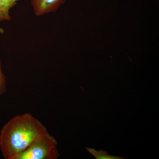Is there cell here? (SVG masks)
I'll use <instances>...</instances> for the list:
<instances>
[{
  "mask_svg": "<svg viewBox=\"0 0 159 159\" xmlns=\"http://www.w3.org/2000/svg\"><path fill=\"white\" fill-rule=\"evenodd\" d=\"M48 133L45 126L31 114L17 115L1 129L2 155L6 159H16L32 142Z\"/></svg>",
  "mask_w": 159,
  "mask_h": 159,
  "instance_id": "cell-1",
  "label": "cell"
},
{
  "mask_svg": "<svg viewBox=\"0 0 159 159\" xmlns=\"http://www.w3.org/2000/svg\"><path fill=\"white\" fill-rule=\"evenodd\" d=\"M57 142L49 133L34 141L16 159H55L59 156Z\"/></svg>",
  "mask_w": 159,
  "mask_h": 159,
  "instance_id": "cell-2",
  "label": "cell"
},
{
  "mask_svg": "<svg viewBox=\"0 0 159 159\" xmlns=\"http://www.w3.org/2000/svg\"><path fill=\"white\" fill-rule=\"evenodd\" d=\"M66 0H31V6L37 16L57 10Z\"/></svg>",
  "mask_w": 159,
  "mask_h": 159,
  "instance_id": "cell-3",
  "label": "cell"
},
{
  "mask_svg": "<svg viewBox=\"0 0 159 159\" xmlns=\"http://www.w3.org/2000/svg\"><path fill=\"white\" fill-rule=\"evenodd\" d=\"M19 0H0V21L10 20V9L17 4Z\"/></svg>",
  "mask_w": 159,
  "mask_h": 159,
  "instance_id": "cell-4",
  "label": "cell"
},
{
  "mask_svg": "<svg viewBox=\"0 0 159 159\" xmlns=\"http://www.w3.org/2000/svg\"><path fill=\"white\" fill-rule=\"evenodd\" d=\"M87 150L97 159H123L125 157L110 155L106 151H97L92 148H86Z\"/></svg>",
  "mask_w": 159,
  "mask_h": 159,
  "instance_id": "cell-5",
  "label": "cell"
},
{
  "mask_svg": "<svg viewBox=\"0 0 159 159\" xmlns=\"http://www.w3.org/2000/svg\"><path fill=\"white\" fill-rule=\"evenodd\" d=\"M6 91V80L5 75L3 74L0 61V96L2 95Z\"/></svg>",
  "mask_w": 159,
  "mask_h": 159,
  "instance_id": "cell-6",
  "label": "cell"
},
{
  "mask_svg": "<svg viewBox=\"0 0 159 159\" xmlns=\"http://www.w3.org/2000/svg\"><path fill=\"white\" fill-rule=\"evenodd\" d=\"M4 32V30H3L2 29V28H0V33H1V34H3Z\"/></svg>",
  "mask_w": 159,
  "mask_h": 159,
  "instance_id": "cell-7",
  "label": "cell"
}]
</instances>
